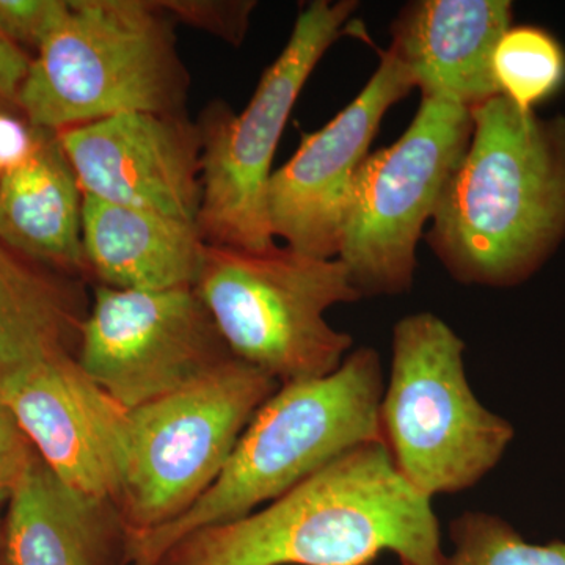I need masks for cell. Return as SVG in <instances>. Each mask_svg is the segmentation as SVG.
<instances>
[{"label": "cell", "instance_id": "cell-8", "mask_svg": "<svg viewBox=\"0 0 565 565\" xmlns=\"http://www.w3.org/2000/svg\"><path fill=\"white\" fill-rule=\"evenodd\" d=\"M473 134L471 110L422 98L407 131L370 152L352 181L338 259L359 296L411 291L416 248Z\"/></svg>", "mask_w": 565, "mask_h": 565}, {"label": "cell", "instance_id": "cell-23", "mask_svg": "<svg viewBox=\"0 0 565 565\" xmlns=\"http://www.w3.org/2000/svg\"><path fill=\"white\" fill-rule=\"evenodd\" d=\"M35 452L9 408L0 403V494L9 497Z\"/></svg>", "mask_w": 565, "mask_h": 565}, {"label": "cell", "instance_id": "cell-5", "mask_svg": "<svg viewBox=\"0 0 565 565\" xmlns=\"http://www.w3.org/2000/svg\"><path fill=\"white\" fill-rule=\"evenodd\" d=\"M193 289L234 355L278 385L332 374L351 353V334L326 319L333 305L362 299L341 259L204 244Z\"/></svg>", "mask_w": 565, "mask_h": 565}, {"label": "cell", "instance_id": "cell-18", "mask_svg": "<svg viewBox=\"0 0 565 565\" xmlns=\"http://www.w3.org/2000/svg\"><path fill=\"white\" fill-rule=\"evenodd\" d=\"M87 285L0 243V379L47 356L76 355L92 307Z\"/></svg>", "mask_w": 565, "mask_h": 565}, {"label": "cell", "instance_id": "cell-12", "mask_svg": "<svg viewBox=\"0 0 565 565\" xmlns=\"http://www.w3.org/2000/svg\"><path fill=\"white\" fill-rule=\"evenodd\" d=\"M0 403L58 478L118 504L131 414L82 370L74 353L47 356L0 379Z\"/></svg>", "mask_w": 565, "mask_h": 565}, {"label": "cell", "instance_id": "cell-14", "mask_svg": "<svg viewBox=\"0 0 565 565\" xmlns=\"http://www.w3.org/2000/svg\"><path fill=\"white\" fill-rule=\"evenodd\" d=\"M508 0H416L392 24L393 52L422 92L473 110L500 95L493 52L511 29Z\"/></svg>", "mask_w": 565, "mask_h": 565}, {"label": "cell", "instance_id": "cell-10", "mask_svg": "<svg viewBox=\"0 0 565 565\" xmlns=\"http://www.w3.org/2000/svg\"><path fill=\"white\" fill-rule=\"evenodd\" d=\"M236 355L193 288L95 285L76 360L128 411L199 384Z\"/></svg>", "mask_w": 565, "mask_h": 565}, {"label": "cell", "instance_id": "cell-1", "mask_svg": "<svg viewBox=\"0 0 565 565\" xmlns=\"http://www.w3.org/2000/svg\"><path fill=\"white\" fill-rule=\"evenodd\" d=\"M429 498L397 473L384 444L327 465L262 511L185 535L158 565H444Z\"/></svg>", "mask_w": 565, "mask_h": 565}, {"label": "cell", "instance_id": "cell-22", "mask_svg": "<svg viewBox=\"0 0 565 565\" xmlns=\"http://www.w3.org/2000/svg\"><path fill=\"white\" fill-rule=\"evenodd\" d=\"M66 11L68 0H0V32L22 50L36 52Z\"/></svg>", "mask_w": 565, "mask_h": 565}, {"label": "cell", "instance_id": "cell-11", "mask_svg": "<svg viewBox=\"0 0 565 565\" xmlns=\"http://www.w3.org/2000/svg\"><path fill=\"white\" fill-rule=\"evenodd\" d=\"M414 88L408 71L386 50L359 96L322 129L303 134L296 154L270 178L275 237L305 255L338 258L353 178L386 111Z\"/></svg>", "mask_w": 565, "mask_h": 565}, {"label": "cell", "instance_id": "cell-4", "mask_svg": "<svg viewBox=\"0 0 565 565\" xmlns=\"http://www.w3.org/2000/svg\"><path fill=\"white\" fill-rule=\"evenodd\" d=\"M191 88L174 22L152 0H68L32 58L18 107L41 131L114 115H184Z\"/></svg>", "mask_w": 565, "mask_h": 565}, {"label": "cell", "instance_id": "cell-9", "mask_svg": "<svg viewBox=\"0 0 565 565\" xmlns=\"http://www.w3.org/2000/svg\"><path fill=\"white\" fill-rule=\"evenodd\" d=\"M278 386L236 356L199 384L129 411L131 446L118 508L131 534L169 525L210 490Z\"/></svg>", "mask_w": 565, "mask_h": 565}, {"label": "cell", "instance_id": "cell-24", "mask_svg": "<svg viewBox=\"0 0 565 565\" xmlns=\"http://www.w3.org/2000/svg\"><path fill=\"white\" fill-rule=\"evenodd\" d=\"M39 140L40 129L9 110H0V178L28 161Z\"/></svg>", "mask_w": 565, "mask_h": 565}, {"label": "cell", "instance_id": "cell-7", "mask_svg": "<svg viewBox=\"0 0 565 565\" xmlns=\"http://www.w3.org/2000/svg\"><path fill=\"white\" fill-rule=\"evenodd\" d=\"M356 7L353 0L308 3L247 107L236 114L228 104L215 102L195 121L202 139L196 226L204 243L250 252L277 245L267 206L275 151L308 77L343 35Z\"/></svg>", "mask_w": 565, "mask_h": 565}, {"label": "cell", "instance_id": "cell-25", "mask_svg": "<svg viewBox=\"0 0 565 565\" xmlns=\"http://www.w3.org/2000/svg\"><path fill=\"white\" fill-rule=\"evenodd\" d=\"M32 58L28 52L0 32V110H9L20 99Z\"/></svg>", "mask_w": 565, "mask_h": 565}, {"label": "cell", "instance_id": "cell-15", "mask_svg": "<svg viewBox=\"0 0 565 565\" xmlns=\"http://www.w3.org/2000/svg\"><path fill=\"white\" fill-rule=\"evenodd\" d=\"M7 498L10 565H131L118 504L70 486L36 452Z\"/></svg>", "mask_w": 565, "mask_h": 565}, {"label": "cell", "instance_id": "cell-13", "mask_svg": "<svg viewBox=\"0 0 565 565\" xmlns=\"http://www.w3.org/2000/svg\"><path fill=\"white\" fill-rule=\"evenodd\" d=\"M57 134L84 195L196 223L202 139L184 115H114Z\"/></svg>", "mask_w": 565, "mask_h": 565}, {"label": "cell", "instance_id": "cell-19", "mask_svg": "<svg viewBox=\"0 0 565 565\" xmlns=\"http://www.w3.org/2000/svg\"><path fill=\"white\" fill-rule=\"evenodd\" d=\"M493 76L500 95L520 109L533 110L563 85V47L542 29L511 28L493 52Z\"/></svg>", "mask_w": 565, "mask_h": 565}, {"label": "cell", "instance_id": "cell-2", "mask_svg": "<svg viewBox=\"0 0 565 565\" xmlns=\"http://www.w3.org/2000/svg\"><path fill=\"white\" fill-rule=\"evenodd\" d=\"M473 134L424 239L462 285L527 280L565 233V118L503 95L471 110Z\"/></svg>", "mask_w": 565, "mask_h": 565}, {"label": "cell", "instance_id": "cell-6", "mask_svg": "<svg viewBox=\"0 0 565 565\" xmlns=\"http://www.w3.org/2000/svg\"><path fill=\"white\" fill-rule=\"evenodd\" d=\"M463 352L459 334L427 311L394 326L382 444L397 473L429 500L478 484L515 437L514 426L476 397Z\"/></svg>", "mask_w": 565, "mask_h": 565}, {"label": "cell", "instance_id": "cell-21", "mask_svg": "<svg viewBox=\"0 0 565 565\" xmlns=\"http://www.w3.org/2000/svg\"><path fill=\"white\" fill-rule=\"evenodd\" d=\"M163 13L174 24L191 25L233 46H241L250 28L253 0H159Z\"/></svg>", "mask_w": 565, "mask_h": 565}, {"label": "cell", "instance_id": "cell-17", "mask_svg": "<svg viewBox=\"0 0 565 565\" xmlns=\"http://www.w3.org/2000/svg\"><path fill=\"white\" fill-rule=\"evenodd\" d=\"M82 192L57 134L0 178V243L32 262L90 282L82 243Z\"/></svg>", "mask_w": 565, "mask_h": 565}, {"label": "cell", "instance_id": "cell-26", "mask_svg": "<svg viewBox=\"0 0 565 565\" xmlns=\"http://www.w3.org/2000/svg\"><path fill=\"white\" fill-rule=\"evenodd\" d=\"M6 500L3 494H0V505ZM0 565H10L9 555H7V542H6V516L0 511Z\"/></svg>", "mask_w": 565, "mask_h": 565}, {"label": "cell", "instance_id": "cell-16", "mask_svg": "<svg viewBox=\"0 0 565 565\" xmlns=\"http://www.w3.org/2000/svg\"><path fill=\"white\" fill-rule=\"evenodd\" d=\"M82 243L90 280L132 291L193 288L204 248L196 223L84 195Z\"/></svg>", "mask_w": 565, "mask_h": 565}, {"label": "cell", "instance_id": "cell-20", "mask_svg": "<svg viewBox=\"0 0 565 565\" xmlns=\"http://www.w3.org/2000/svg\"><path fill=\"white\" fill-rule=\"evenodd\" d=\"M451 555L444 565H565V541L533 544L508 520L467 511L449 525Z\"/></svg>", "mask_w": 565, "mask_h": 565}, {"label": "cell", "instance_id": "cell-3", "mask_svg": "<svg viewBox=\"0 0 565 565\" xmlns=\"http://www.w3.org/2000/svg\"><path fill=\"white\" fill-rule=\"evenodd\" d=\"M384 390L373 348L355 349L332 374L278 386L210 490L169 525L131 534V565H158L185 535L243 519L353 449L382 444Z\"/></svg>", "mask_w": 565, "mask_h": 565}]
</instances>
